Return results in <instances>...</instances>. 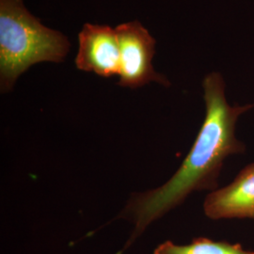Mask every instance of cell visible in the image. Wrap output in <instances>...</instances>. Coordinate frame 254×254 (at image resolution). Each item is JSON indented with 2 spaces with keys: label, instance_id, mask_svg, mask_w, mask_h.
I'll return each instance as SVG.
<instances>
[{
  "label": "cell",
  "instance_id": "obj_1",
  "mask_svg": "<svg viewBox=\"0 0 254 254\" xmlns=\"http://www.w3.org/2000/svg\"><path fill=\"white\" fill-rule=\"evenodd\" d=\"M202 87L206 112L196 140L169 181L155 190L137 193L128 201L121 216L131 219L135 229L121 254L152 222L179 206L191 193L218 190V176L225 159L232 154L245 152L246 146L236 138V122L254 105L230 106L225 95V82L220 73H209Z\"/></svg>",
  "mask_w": 254,
  "mask_h": 254
},
{
  "label": "cell",
  "instance_id": "obj_2",
  "mask_svg": "<svg viewBox=\"0 0 254 254\" xmlns=\"http://www.w3.org/2000/svg\"><path fill=\"white\" fill-rule=\"evenodd\" d=\"M70 44L64 34L45 27L22 0H0V84L10 91L33 64L61 63Z\"/></svg>",
  "mask_w": 254,
  "mask_h": 254
},
{
  "label": "cell",
  "instance_id": "obj_3",
  "mask_svg": "<svg viewBox=\"0 0 254 254\" xmlns=\"http://www.w3.org/2000/svg\"><path fill=\"white\" fill-rule=\"evenodd\" d=\"M120 46L119 85L136 89L150 82L169 86V80L154 71L152 61L155 40L138 21L124 23L115 28Z\"/></svg>",
  "mask_w": 254,
  "mask_h": 254
},
{
  "label": "cell",
  "instance_id": "obj_4",
  "mask_svg": "<svg viewBox=\"0 0 254 254\" xmlns=\"http://www.w3.org/2000/svg\"><path fill=\"white\" fill-rule=\"evenodd\" d=\"M77 69L111 77L120 73V46L116 29L109 26L85 24L78 34Z\"/></svg>",
  "mask_w": 254,
  "mask_h": 254
},
{
  "label": "cell",
  "instance_id": "obj_5",
  "mask_svg": "<svg viewBox=\"0 0 254 254\" xmlns=\"http://www.w3.org/2000/svg\"><path fill=\"white\" fill-rule=\"evenodd\" d=\"M203 210L211 219H254V163L248 165L227 187L209 193Z\"/></svg>",
  "mask_w": 254,
  "mask_h": 254
},
{
  "label": "cell",
  "instance_id": "obj_6",
  "mask_svg": "<svg viewBox=\"0 0 254 254\" xmlns=\"http://www.w3.org/2000/svg\"><path fill=\"white\" fill-rule=\"evenodd\" d=\"M155 251L164 254H254L246 251L241 244H231L227 241H213L208 238H195L189 245H176L173 241H166Z\"/></svg>",
  "mask_w": 254,
  "mask_h": 254
},
{
  "label": "cell",
  "instance_id": "obj_7",
  "mask_svg": "<svg viewBox=\"0 0 254 254\" xmlns=\"http://www.w3.org/2000/svg\"><path fill=\"white\" fill-rule=\"evenodd\" d=\"M154 254H161V253H159V252H157V251H155V250H154Z\"/></svg>",
  "mask_w": 254,
  "mask_h": 254
}]
</instances>
